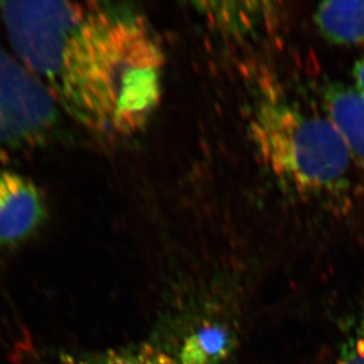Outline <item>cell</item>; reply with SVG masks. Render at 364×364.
<instances>
[{"instance_id":"9","label":"cell","mask_w":364,"mask_h":364,"mask_svg":"<svg viewBox=\"0 0 364 364\" xmlns=\"http://www.w3.org/2000/svg\"><path fill=\"white\" fill-rule=\"evenodd\" d=\"M213 23L237 37L257 33L274 17V4L265 1H223L204 4Z\"/></svg>"},{"instance_id":"2","label":"cell","mask_w":364,"mask_h":364,"mask_svg":"<svg viewBox=\"0 0 364 364\" xmlns=\"http://www.w3.org/2000/svg\"><path fill=\"white\" fill-rule=\"evenodd\" d=\"M247 127L258 159L285 189L304 198L347 193L355 163L326 114L261 86Z\"/></svg>"},{"instance_id":"3","label":"cell","mask_w":364,"mask_h":364,"mask_svg":"<svg viewBox=\"0 0 364 364\" xmlns=\"http://www.w3.org/2000/svg\"><path fill=\"white\" fill-rule=\"evenodd\" d=\"M58 121V104L50 91L0 48V168L44 144Z\"/></svg>"},{"instance_id":"6","label":"cell","mask_w":364,"mask_h":364,"mask_svg":"<svg viewBox=\"0 0 364 364\" xmlns=\"http://www.w3.org/2000/svg\"><path fill=\"white\" fill-rule=\"evenodd\" d=\"M179 364H224L235 349L234 331L227 324L206 321L181 335L161 330Z\"/></svg>"},{"instance_id":"5","label":"cell","mask_w":364,"mask_h":364,"mask_svg":"<svg viewBox=\"0 0 364 364\" xmlns=\"http://www.w3.org/2000/svg\"><path fill=\"white\" fill-rule=\"evenodd\" d=\"M326 117L343 139L355 164L364 170V95L355 86L328 82L321 87Z\"/></svg>"},{"instance_id":"10","label":"cell","mask_w":364,"mask_h":364,"mask_svg":"<svg viewBox=\"0 0 364 364\" xmlns=\"http://www.w3.org/2000/svg\"><path fill=\"white\" fill-rule=\"evenodd\" d=\"M337 364H364V308L341 344Z\"/></svg>"},{"instance_id":"1","label":"cell","mask_w":364,"mask_h":364,"mask_svg":"<svg viewBox=\"0 0 364 364\" xmlns=\"http://www.w3.org/2000/svg\"><path fill=\"white\" fill-rule=\"evenodd\" d=\"M0 16L14 55L82 127L129 137L150 122L165 58L139 11L98 1H7Z\"/></svg>"},{"instance_id":"7","label":"cell","mask_w":364,"mask_h":364,"mask_svg":"<svg viewBox=\"0 0 364 364\" xmlns=\"http://www.w3.org/2000/svg\"><path fill=\"white\" fill-rule=\"evenodd\" d=\"M45 364H179L164 341L156 335L127 347L63 353Z\"/></svg>"},{"instance_id":"11","label":"cell","mask_w":364,"mask_h":364,"mask_svg":"<svg viewBox=\"0 0 364 364\" xmlns=\"http://www.w3.org/2000/svg\"><path fill=\"white\" fill-rule=\"evenodd\" d=\"M353 77H354L355 87L364 95V55L355 64Z\"/></svg>"},{"instance_id":"4","label":"cell","mask_w":364,"mask_h":364,"mask_svg":"<svg viewBox=\"0 0 364 364\" xmlns=\"http://www.w3.org/2000/svg\"><path fill=\"white\" fill-rule=\"evenodd\" d=\"M44 218V197L38 186L17 171L0 168V245L26 241Z\"/></svg>"},{"instance_id":"8","label":"cell","mask_w":364,"mask_h":364,"mask_svg":"<svg viewBox=\"0 0 364 364\" xmlns=\"http://www.w3.org/2000/svg\"><path fill=\"white\" fill-rule=\"evenodd\" d=\"M314 19L330 43L364 48V0L324 1L316 7Z\"/></svg>"}]
</instances>
